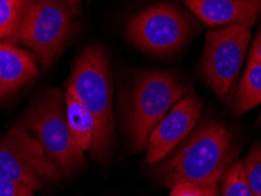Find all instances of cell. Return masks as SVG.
Listing matches in <instances>:
<instances>
[{"mask_svg":"<svg viewBox=\"0 0 261 196\" xmlns=\"http://www.w3.org/2000/svg\"><path fill=\"white\" fill-rule=\"evenodd\" d=\"M234 157L236 146L229 130L218 122L207 121L185 137L155 173L165 188L179 183H219Z\"/></svg>","mask_w":261,"mask_h":196,"instance_id":"1","label":"cell"},{"mask_svg":"<svg viewBox=\"0 0 261 196\" xmlns=\"http://www.w3.org/2000/svg\"><path fill=\"white\" fill-rule=\"evenodd\" d=\"M66 90L90 110L97 122V135L91 148L95 160L106 163L114 144L113 85L105 52L90 46L76 59Z\"/></svg>","mask_w":261,"mask_h":196,"instance_id":"2","label":"cell"},{"mask_svg":"<svg viewBox=\"0 0 261 196\" xmlns=\"http://www.w3.org/2000/svg\"><path fill=\"white\" fill-rule=\"evenodd\" d=\"M79 9L80 0H31L17 42L47 68L71 37Z\"/></svg>","mask_w":261,"mask_h":196,"instance_id":"3","label":"cell"},{"mask_svg":"<svg viewBox=\"0 0 261 196\" xmlns=\"http://www.w3.org/2000/svg\"><path fill=\"white\" fill-rule=\"evenodd\" d=\"M186 92L187 88L167 72H148L137 80L127 113V128L136 151L146 148L153 129Z\"/></svg>","mask_w":261,"mask_h":196,"instance_id":"4","label":"cell"},{"mask_svg":"<svg viewBox=\"0 0 261 196\" xmlns=\"http://www.w3.org/2000/svg\"><path fill=\"white\" fill-rule=\"evenodd\" d=\"M22 126L32 132L34 139L63 173H71L85 164L82 148L73 137L67 124L65 95L51 90L29 110Z\"/></svg>","mask_w":261,"mask_h":196,"instance_id":"5","label":"cell"},{"mask_svg":"<svg viewBox=\"0 0 261 196\" xmlns=\"http://www.w3.org/2000/svg\"><path fill=\"white\" fill-rule=\"evenodd\" d=\"M0 176L36 191L59 181L63 171L48 159L39 142L22 125L13 126L0 136Z\"/></svg>","mask_w":261,"mask_h":196,"instance_id":"6","label":"cell"},{"mask_svg":"<svg viewBox=\"0 0 261 196\" xmlns=\"http://www.w3.org/2000/svg\"><path fill=\"white\" fill-rule=\"evenodd\" d=\"M129 40L137 47L156 55L173 53L185 44L191 33L185 15L170 4H155L130 19Z\"/></svg>","mask_w":261,"mask_h":196,"instance_id":"7","label":"cell"},{"mask_svg":"<svg viewBox=\"0 0 261 196\" xmlns=\"http://www.w3.org/2000/svg\"><path fill=\"white\" fill-rule=\"evenodd\" d=\"M251 39V29L228 26L206 36L201 72L219 97H225L236 81Z\"/></svg>","mask_w":261,"mask_h":196,"instance_id":"8","label":"cell"},{"mask_svg":"<svg viewBox=\"0 0 261 196\" xmlns=\"http://www.w3.org/2000/svg\"><path fill=\"white\" fill-rule=\"evenodd\" d=\"M201 109V103L194 95H187L180 100L149 135L146 162H160L181 144L197 124Z\"/></svg>","mask_w":261,"mask_h":196,"instance_id":"9","label":"cell"},{"mask_svg":"<svg viewBox=\"0 0 261 196\" xmlns=\"http://www.w3.org/2000/svg\"><path fill=\"white\" fill-rule=\"evenodd\" d=\"M208 27L251 29L261 14V0H182Z\"/></svg>","mask_w":261,"mask_h":196,"instance_id":"10","label":"cell"},{"mask_svg":"<svg viewBox=\"0 0 261 196\" xmlns=\"http://www.w3.org/2000/svg\"><path fill=\"white\" fill-rule=\"evenodd\" d=\"M38 75L36 59L14 44L0 45V99L5 98Z\"/></svg>","mask_w":261,"mask_h":196,"instance_id":"11","label":"cell"},{"mask_svg":"<svg viewBox=\"0 0 261 196\" xmlns=\"http://www.w3.org/2000/svg\"><path fill=\"white\" fill-rule=\"evenodd\" d=\"M65 109L73 137L82 151H91L97 135V122L92 113L70 91L65 92Z\"/></svg>","mask_w":261,"mask_h":196,"instance_id":"12","label":"cell"},{"mask_svg":"<svg viewBox=\"0 0 261 196\" xmlns=\"http://www.w3.org/2000/svg\"><path fill=\"white\" fill-rule=\"evenodd\" d=\"M261 103V63L248 60L246 71L234 97L233 110L240 115Z\"/></svg>","mask_w":261,"mask_h":196,"instance_id":"13","label":"cell"},{"mask_svg":"<svg viewBox=\"0 0 261 196\" xmlns=\"http://www.w3.org/2000/svg\"><path fill=\"white\" fill-rule=\"evenodd\" d=\"M31 0H0V45L17 42Z\"/></svg>","mask_w":261,"mask_h":196,"instance_id":"14","label":"cell"},{"mask_svg":"<svg viewBox=\"0 0 261 196\" xmlns=\"http://www.w3.org/2000/svg\"><path fill=\"white\" fill-rule=\"evenodd\" d=\"M221 196H255L247 183L243 160L226 169L221 178Z\"/></svg>","mask_w":261,"mask_h":196,"instance_id":"15","label":"cell"},{"mask_svg":"<svg viewBox=\"0 0 261 196\" xmlns=\"http://www.w3.org/2000/svg\"><path fill=\"white\" fill-rule=\"evenodd\" d=\"M246 179L252 193L261 196V145H255L244 161Z\"/></svg>","mask_w":261,"mask_h":196,"instance_id":"16","label":"cell"},{"mask_svg":"<svg viewBox=\"0 0 261 196\" xmlns=\"http://www.w3.org/2000/svg\"><path fill=\"white\" fill-rule=\"evenodd\" d=\"M218 191V183H179L172 188V193L170 196H213Z\"/></svg>","mask_w":261,"mask_h":196,"instance_id":"17","label":"cell"},{"mask_svg":"<svg viewBox=\"0 0 261 196\" xmlns=\"http://www.w3.org/2000/svg\"><path fill=\"white\" fill-rule=\"evenodd\" d=\"M33 191L24 184L0 176V196H32Z\"/></svg>","mask_w":261,"mask_h":196,"instance_id":"18","label":"cell"},{"mask_svg":"<svg viewBox=\"0 0 261 196\" xmlns=\"http://www.w3.org/2000/svg\"><path fill=\"white\" fill-rule=\"evenodd\" d=\"M249 60L259 61V63H261V30L258 36H256L254 42H253L251 54H249Z\"/></svg>","mask_w":261,"mask_h":196,"instance_id":"19","label":"cell"},{"mask_svg":"<svg viewBox=\"0 0 261 196\" xmlns=\"http://www.w3.org/2000/svg\"><path fill=\"white\" fill-rule=\"evenodd\" d=\"M256 124H258L259 126H261V113H260V115H259V119H258V122H256Z\"/></svg>","mask_w":261,"mask_h":196,"instance_id":"20","label":"cell"},{"mask_svg":"<svg viewBox=\"0 0 261 196\" xmlns=\"http://www.w3.org/2000/svg\"><path fill=\"white\" fill-rule=\"evenodd\" d=\"M213 196H220V195H219V191H218V193H217V194H214Z\"/></svg>","mask_w":261,"mask_h":196,"instance_id":"21","label":"cell"},{"mask_svg":"<svg viewBox=\"0 0 261 196\" xmlns=\"http://www.w3.org/2000/svg\"><path fill=\"white\" fill-rule=\"evenodd\" d=\"M32 196H33V195H32Z\"/></svg>","mask_w":261,"mask_h":196,"instance_id":"22","label":"cell"}]
</instances>
